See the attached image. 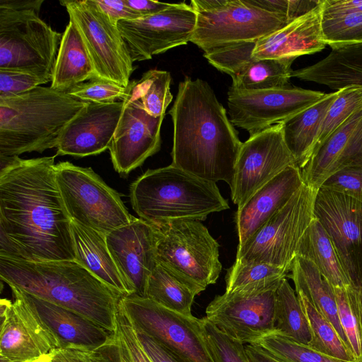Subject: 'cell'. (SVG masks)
Here are the masks:
<instances>
[{
  "instance_id": "obj_1",
  "label": "cell",
  "mask_w": 362,
  "mask_h": 362,
  "mask_svg": "<svg viewBox=\"0 0 362 362\" xmlns=\"http://www.w3.org/2000/svg\"><path fill=\"white\" fill-rule=\"evenodd\" d=\"M55 156H0V255L31 262L75 259Z\"/></svg>"
},
{
  "instance_id": "obj_2",
  "label": "cell",
  "mask_w": 362,
  "mask_h": 362,
  "mask_svg": "<svg viewBox=\"0 0 362 362\" xmlns=\"http://www.w3.org/2000/svg\"><path fill=\"white\" fill-rule=\"evenodd\" d=\"M168 113L173 123L171 165L230 186L243 142L209 84L185 77Z\"/></svg>"
},
{
  "instance_id": "obj_3",
  "label": "cell",
  "mask_w": 362,
  "mask_h": 362,
  "mask_svg": "<svg viewBox=\"0 0 362 362\" xmlns=\"http://www.w3.org/2000/svg\"><path fill=\"white\" fill-rule=\"evenodd\" d=\"M8 286L74 311L114 333L122 297L75 259L31 262L0 255Z\"/></svg>"
},
{
  "instance_id": "obj_4",
  "label": "cell",
  "mask_w": 362,
  "mask_h": 362,
  "mask_svg": "<svg viewBox=\"0 0 362 362\" xmlns=\"http://www.w3.org/2000/svg\"><path fill=\"white\" fill-rule=\"evenodd\" d=\"M87 103L42 86L0 98V156L56 148L65 127Z\"/></svg>"
},
{
  "instance_id": "obj_5",
  "label": "cell",
  "mask_w": 362,
  "mask_h": 362,
  "mask_svg": "<svg viewBox=\"0 0 362 362\" xmlns=\"http://www.w3.org/2000/svg\"><path fill=\"white\" fill-rule=\"evenodd\" d=\"M129 197L134 211L152 225L180 219L204 221L210 214L230 207L216 182L171 164L147 170L131 185Z\"/></svg>"
},
{
  "instance_id": "obj_6",
  "label": "cell",
  "mask_w": 362,
  "mask_h": 362,
  "mask_svg": "<svg viewBox=\"0 0 362 362\" xmlns=\"http://www.w3.org/2000/svg\"><path fill=\"white\" fill-rule=\"evenodd\" d=\"M54 170L70 219L104 235L132 221L118 192L91 168L65 161L55 164Z\"/></svg>"
},
{
  "instance_id": "obj_7",
  "label": "cell",
  "mask_w": 362,
  "mask_h": 362,
  "mask_svg": "<svg viewBox=\"0 0 362 362\" xmlns=\"http://www.w3.org/2000/svg\"><path fill=\"white\" fill-rule=\"evenodd\" d=\"M197 14L191 38L203 51L239 42L257 41L288 23L248 0H192Z\"/></svg>"
},
{
  "instance_id": "obj_8",
  "label": "cell",
  "mask_w": 362,
  "mask_h": 362,
  "mask_svg": "<svg viewBox=\"0 0 362 362\" xmlns=\"http://www.w3.org/2000/svg\"><path fill=\"white\" fill-rule=\"evenodd\" d=\"M153 226L157 263L204 290L216 282L222 269L219 245L201 221L173 220Z\"/></svg>"
},
{
  "instance_id": "obj_9",
  "label": "cell",
  "mask_w": 362,
  "mask_h": 362,
  "mask_svg": "<svg viewBox=\"0 0 362 362\" xmlns=\"http://www.w3.org/2000/svg\"><path fill=\"white\" fill-rule=\"evenodd\" d=\"M40 11L0 8V69L30 72L49 82L62 34Z\"/></svg>"
},
{
  "instance_id": "obj_10",
  "label": "cell",
  "mask_w": 362,
  "mask_h": 362,
  "mask_svg": "<svg viewBox=\"0 0 362 362\" xmlns=\"http://www.w3.org/2000/svg\"><path fill=\"white\" fill-rule=\"evenodd\" d=\"M317 191L303 183L283 208L238 248L236 260L266 263L289 272L300 240L314 218Z\"/></svg>"
},
{
  "instance_id": "obj_11",
  "label": "cell",
  "mask_w": 362,
  "mask_h": 362,
  "mask_svg": "<svg viewBox=\"0 0 362 362\" xmlns=\"http://www.w3.org/2000/svg\"><path fill=\"white\" fill-rule=\"evenodd\" d=\"M119 303L135 328L181 362H214L206 344L203 319L182 315L135 295L123 296Z\"/></svg>"
},
{
  "instance_id": "obj_12",
  "label": "cell",
  "mask_w": 362,
  "mask_h": 362,
  "mask_svg": "<svg viewBox=\"0 0 362 362\" xmlns=\"http://www.w3.org/2000/svg\"><path fill=\"white\" fill-rule=\"evenodd\" d=\"M59 3L78 26L97 78L127 87L134 67L117 27L88 0H62Z\"/></svg>"
},
{
  "instance_id": "obj_13",
  "label": "cell",
  "mask_w": 362,
  "mask_h": 362,
  "mask_svg": "<svg viewBox=\"0 0 362 362\" xmlns=\"http://www.w3.org/2000/svg\"><path fill=\"white\" fill-rule=\"evenodd\" d=\"M326 93L288 85L283 88L228 92L229 119L250 136L286 121L320 101Z\"/></svg>"
},
{
  "instance_id": "obj_14",
  "label": "cell",
  "mask_w": 362,
  "mask_h": 362,
  "mask_svg": "<svg viewBox=\"0 0 362 362\" xmlns=\"http://www.w3.org/2000/svg\"><path fill=\"white\" fill-rule=\"evenodd\" d=\"M313 214L329 236L351 286L362 289V203L320 187Z\"/></svg>"
},
{
  "instance_id": "obj_15",
  "label": "cell",
  "mask_w": 362,
  "mask_h": 362,
  "mask_svg": "<svg viewBox=\"0 0 362 362\" xmlns=\"http://www.w3.org/2000/svg\"><path fill=\"white\" fill-rule=\"evenodd\" d=\"M296 165L283 136L282 122L250 136L241 145L231 185L240 208L259 188L289 166Z\"/></svg>"
},
{
  "instance_id": "obj_16",
  "label": "cell",
  "mask_w": 362,
  "mask_h": 362,
  "mask_svg": "<svg viewBox=\"0 0 362 362\" xmlns=\"http://www.w3.org/2000/svg\"><path fill=\"white\" fill-rule=\"evenodd\" d=\"M196 21L197 14L192 6L181 2L172 4L153 15L120 21L117 27L134 62L187 45L191 41Z\"/></svg>"
},
{
  "instance_id": "obj_17",
  "label": "cell",
  "mask_w": 362,
  "mask_h": 362,
  "mask_svg": "<svg viewBox=\"0 0 362 362\" xmlns=\"http://www.w3.org/2000/svg\"><path fill=\"white\" fill-rule=\"evenodd\" d=\"M14 300H1L0 358L25 362L49 354L58 342L27 294L9 285Z\"/></svg>"
},
{
  "instance_id": "obj_18",
  "label": "cell",
  "mask_w": 362,
  "mask_h": 362,
  "mask_svg": "<svg viewBox=\"0 0 362 362\" xmlns=\"http://www.w3.org/2000/svg\"><path fill=\"white\" fill-rule=\"evenodd\" d=\"M276 290L255 294L224 293L206 308L205 318L243 344H253L275 332Z\"/></svg>"
},
{
  "instance_id": "obj_19",
  "label": "cell",
  "mask_w": 362,
  "mask_h": 362,
  "mask_svg": "<svg viewBox=\"0 0 362 362\" xmlns=\"http://www.w3.org/2000/svg\"><path fill=\"white\" fill-rule=\"evenodd\" d=\"M128 87L124 110L108 148L114 169L123 175L141 166L160 149V128L165 116L148 113L129 84Z\"/></svg>"
},
{
  "instance_id": "obj_20",
  "label": "cell",
  "mask_w": 362,
  "mask_h": 362,
  "mask_svg": "<svg viewBox=\"0 0 362 362\" xmlns=\"http://www.w3.org/2000/svg\"><path fill=\"white\" fill-rule=\"evenodd\" d=\"M105 240L130 295L146 297L148 278L157 264L153 225L133 216L129 223L106 234Z\"/></svg>"
},
{
  "instance_id": "obj_21",
  "label": "cell",
  "mask_w": 362,
  "mask_h": 362,
  "mask_svg": "<svg viewBox=\"0 0 362 362\" xmlns=\"http://www.w3.org/2000/svg\"><path fill=\"white\" fill-rule=\"evenodd\" d=\"M124 101L87 105L62 132L56 156L86 157L109 148L122 115Z\"/></svg>"
},
{
  "instance_id": "obj_22",
  "label": "cell",
  "mask_w": 362,
  "mask_h": 362,
  "mask_svg": "<svg viewBox=\"0 0 362 362\" xmlns=\"http://www.w3.org/2000/svg\"><path fill=\"white\" fill-rule=\"evenodd\" d=\"M352 167H362V108L320 146L300 171L304 184L317 190L331 175Z\"/></svg>"
},
{
  "instance_id": "obj_23",
  "label": "cell",
  "mask_w": 362,
  "mask_h": 362,
  "mask_svg": "<svg viewBox=\"0 0 362 362\" xmlns=\"http://www.w3.org/2000/svg\"><path fill=\"white\" fill-rule=\"evenodd\" d=\"M303 183L300 169L297 165L289 166L238 208L235 216L239 239L238 248L243 246L283 208Z\"/></svg>"
},
{
  "instance_id": "obj_24",
  "label": "cell",
  "mask_w": 362,
  "mask_h": 362,
  "mask_svg": "<svg viewBox=\"0 0 362 362\" xmlns=\"http://www.w3.org/2000/svg\"><path fill=\"white\" fill-rule=\"evenodd\" d=\"M25 293L56 338L59 348L98 351L114 343L115 332L74 311Z\"/></svg>"
},
{
  "instance_id": "obj_25",
  "label": "cell",
  "mask_w": 362,
  "mask_h": 362,
  "mask_svg": "<svg viewBox=\"0 0 362 362\" xmlns=\"http://www.w3.org/2000/svg\"><path fill=\"white\" fill-rule=\"evenodd\" d=\"M322 0L308 13L256 42L252 56L259 59L297 58L324 49L327 44L322 30Z\"/></svg>"
},
{
  "instance_id": "obj_26",
  "label": "cell",
  "mask_w": 362,
  "mask_h": 362,
  "mask_svg": "<svg viewBox=\"0 0 362 362\" xmlns=\"http://www.w3.org/2000/svg\"><path fill=\"white\" fill-rule=\"evenodd\" d=\"M75 260L123 296H130L107 248L105 235L71 219Z\"/></svg>"
},
{
  "instance_id": "obj_27",
  "label": "cell",
  "mask_w": 362,
  "mask_h": 362,
  "mask_svg": "<svg viewBox=\"0 0 362 362\" xmlns=\"http://www.w3.org/2000/svg\"><path fill=\"white\" fill-rule=\"evenodd\" d=\"M291 77L335 90L348 86L362 85V43L332 49L322 60L293 71Z\"/></svg>"
},
{
  "instance_id": "obj_28",
  "label": "cell",
  "mask_w": 362,
  "mask_h": 362,
  "mask_svg": "<svg viewBox=\"0 0 362 362\" xmlns=\"http://www.w3.org/2000/svg\"><path fill=\"white\" fill-rule=\"evenodd\" d=\"M97 78L92 60L76 23L69 21L59 45L50 87L66 92L73 86Z\"/></svg>"
},
{
  "instance_id": "obj_29",
  "label": "cell",
  "mask_w": 362,
  "mask_h": 362,
  "mask_svg": "<svg viewBox=\"0 0 362 362\" xmlns=\"http://www.w3.org/2000/svg\"><path fill=\"white\" fill-rule=\"evenodd\" d=\"M338 90L326 93L317 103L282 122L285 144L301 170L315 151L319 134Z\"/></svg>"
},
{
  "instance_id": "obj_30",
  "label": "cell",
  "mask_w": 362,
  "mask_h": 362,
  "mask_svg": "<svg viewBox=\"0 0 362 362\" xmlns=\"http://www.w3.org/2000/svg\"><path fill=\"white\" fill-rule=\"evenodd\" d=\"M290 272L291 274L289 276L294 283L295 291H300L305 296L313 307L331 323L341 339L351 350L340 324L331 284L311 261L300 256H296Z\"/></svg>"
},
{
  "instance_id": "obj_31",
  "label": "cell",
  "mask_w": 362,
  "mask_h": 362,
  "mask_svg": "<svg viewBox=\"0 0 362 362\" xmlns=\"http://www.w3.org/2000/svg\"><path fill=\"white\" fill-rule=\"evenodd\" d=\"M203 291L199 286L157 263L148 280L146 298L169 310L191 316L194 297Z\"/></svg>"
},
{
  "instance_id": "obj_32",
  "label": "cell",
  "mask_w": 362,
  "mask_h": 362,
  "mask_svg": "<svg viewBox=\"0 0 362 362\" xmlns=\"http://www.w3.org/2000/svg\"><path fill=\"white\" fill-rule=\"evenodd\" d=\"M296 256L311 261L332 286H351L329 236L315 217L300 240Z\"/></svg>"
},
{
  "instance_id": "obj_33",
  "label": "cell",
  "mask_w": 362,
  "mask_h": 362,
  "mask_svg": "<svg viewBox=\"0 0 362 362\" xmlns=\"http://www.w3.org/2000/svg\"><path fill=\"white\" fill-rule=\"evenodd\" d=\"M288 274L272 264L235 259L226 276V293L247 295L276 290Z\"/></svg>"
},
{
  "instance_id": "obj_34",
  "label": "cell",
  "mask_w": 362,
  "mask_h": 362,
  "mask_svg": "<svg viewBox=\"0 0 362 362\" xmlns=\"http://www.w3.org/2000/svg\"><path fill=\"white\" fill-rule=\"evenodd\" d=\"M296 58H253L232 77L230 87L254 90L283 88L290 85L291 65Z\"/></svg>"
},
{
  "instance_id": "obj_35",
  "label": "cell",
  "mask_w": 362,
  "mask_h": 362,
  "mask_svg": "<svg viewBox=\"0 0 362 362\" xmlns=\"http://www.w3.org/2000/svg\"><path fill=\"white\" fill-rule=\"evenodd\" d=\"M274 328L275 332L310 348L312 335L308 320L286 278L276 291Z\"/></svg>"
},
{
  "instance_id": "obj_36",
  "label": "cell",
  "mask_w": 362,
  "mask_h": 362,
  "mask_svg": "<svg viewBox=\"0 0 362 362\" xmlns=\"http://www.w3.org/2000/svg\"><path fill=\"white\" fill-rule=\"evenodd\" d=\"M310 327V348L326 356L348 362H356L331 323L321 315L300 291H296Z\"/></svg>"
},
{
  "instance_id": "obj_37",
  "label": "cell",
  "mask_w": 362,
  "mask_h": 362,
  "mask_svg": "<svg viewBox=\"0 0 362 362\" xmlns=\"http://www.w3.org/2000/svg\"><path fill=\"white\" fill-rule=\"evenodd\" d=\"M171 80L170 72L154 69L144 73L139 81H130L129 84L146 111L153 117H160L165 115L173 100Z\"/></svg>"
},
{
  "instance_id": "obj_38",
  "label": "cell",
  "mask_w": 362,
  "mask_h": 362,
  "mask_svg": "<svg viewBox=\"0 0 362 362\" xmlns=\"http://www.w3.org/2000/svg\"><path fill=\"white\" fill-rule=\"evenodd\" d=\"M253 345L281 362H348L326 356L276 332L264 336Z\"/></svg>"
},
{
  "instance_id": "obj_39",
  "label": "cell",
  "mask_w": 362,
  "mask_h": 362,
  "mask_svg": "<svg viewBox=\"0 0 362 362\" xmlns=\"http://www.w3.org/2000/svg\"><path fill=\"white\" fill-rule=\"evenodd\" d=\"M361 108L362 85L348 86L338 90V95L329 107L322 122L315 151L337 129Z\"/></svg>"
},
{
  "instance_id": "obj_40",
  "label": "cell",
  "mask_w": 362,
  "mask_h": 362,
  "mask_svg": "<svg viewBox=\"0 0 362 362\" xmlns=\"http://www.w3.org/2000/svg\"><path fill=\"white\" fill-rule=\"evenodd\" d=\"M327 45L332 49L362 43V12L329 18H322Z\"/></svg>"
},
{
  "instance_id": "obj_41",
  "label": "cell",
  "mask_w": 362,
  "mask_h": 362,
  "mask_svg": "<svg viewBox=\"0 0 362 362\" xmlns=\"http://www.w3.org/2000/svg\"><path fill=\"white\" fill-rule=\"evenodd\" d=\"M112 349L121 362H152L141 346L134 327L120 303Z\"/></svg>"
},
{
  "instance_id": "obj_42",
  "label": "cell",
  "mask_w": 362,
  "mask_h": 362,
  "mask_svg": "<svg viewBox=\"0 0 362 362\" xmlns=\"http://www.w3.org/2000/svg\"><path fill=\"white\" fill-rule=\"evenodd\" d=\"M257 41H245L225 45L204 51L209 63L231 78L252 56Z\"/></svg>"
},
{
  "instance_id": "obj_43",
  "label": "cell",
  "mask_w": 362,
  "mask_h": 362,
  "mask_svg": "<svg viewBox=\"0 0 362 362\" xmlns=\"http://www.w3.org/2000/svg\"><path fill=\"white\" fill-rule=\"evenodd\" d=\"M202 319L206 344L214 362H250L245 344L221 332L205 317Z\"/></svg>"
},
{
  "instance_id": "obj_44",
  "label": "cell",
  "mask_w": 362,
  "mask_h": 362,
  "mask_svg": "<svg viewBox=\"0 0 362 362\" xmlns=\"http://www.w3.org/2000/svg\"><path fill=\"white\" fill-rule=\"evenodd\" d=\"M66 93L85 103H105L117 100H124L129 95V87L107 80L93 78L73 86Z\"/></svg>"
},
{
  "instance_id": "obj_45",
  "label": "cell",
  "mask_w": 362,
  "mask_h": 362,
  "mask_svg": "<svg viewBox=\"0 0 362 362\" xmlns=\"http://www.w3.org/2000/svg\"><path fill=\"white\" fill-rule=\"evenodd\" d=\"M340 324L346 336L350 349L356 362L361 358V344L356 317L354 315L345 287H334Z\"/></svg>"
},
{
  "instance_id": "obj_46",
  "label": "cell",
  "mask_w": 362,
  "mask_h": 362,
  "mask_svg": "<svg viewBox=\"0 0 362 362\" xmlns=\"http://www.w3.org/2000/svg\"><path fill=\"white\" fill-rule=\"evenodd\" d=\"M48 83L33 73L9 69H0V98H8Z\"/></svg>"
},
{
  "instance_id": "obj_47",
  "label": "cell",
  "mask_w": 362,
  "mask_h": 362,
  "mask_svg": "<svg viewBox=\"0 0 362 362\" xmlns=\"http://www.w3.org/2000/svg\"><path fill=\"white\" fill-rule=\"evenodd\" d=\"M320 187L344 194L362 203V167L339 170L328 177Z\"/></svg>"
},
{
  "instance_id": "obj_48",
  "label": "cell",
  "mask_w": 362,
  "mask_h": 362,
  "mask_svg": "<svg viewBox=\"0 0 362 362\" xmlns=\"http://www.w3.org/2000/svg\"><path fill=\"white\" fill-rule=\"evenodd\" d=\"M88 2L105 15L115 26L120 21L143 18L142 15L127 5L126 0H88Z\"/></svg>"
},
{
  "instance_id": "obj_49",
  "label": "cell",
  "mask_w": 362,
  "mask_h": 362,
  "mask_svg": "<svg viewBox=\"0 0 362 362\" xmlns=\"http://www.w3.org/2000/svg\"><path fill=\"white\" fill-rule=\"evenodd\" d=\"M49 355L52 362H110L107 348L98 351L57 348Z\"/></svg>"
},
{
  "instance_id": "obj_50",
  "label": "cell",
  "mask_w": 362,
  "mask_h": 362,
  "mask_svg": "<svg viewBox=\"0 0 362 362\" xmlns=\"http://www.w3.org/2000/svg\"><path fill=\"white\" fill-rule=\"evenodd\" d=\"M322 18L362 12V0H322Z\"/></svg>"
},
{
  "instance_id": "obj_51",
  "label": "cell",
  "mask_w": 362,
  "mask_h": 362,
  "mask_svg": "<svg viewBox=\"0 0 362 362\" xmlns=\"http://www.w3.org/2000/svg\"><path fill=\"white\" fill-rule=\"evenodd\" d=\"M134 329L141 346L152 362H181L148 335L135 327Z\"/></svg>"
},
{
  "instance_id": "obj_52",
  "label": "cell",
  "mask_w": 362,
  "mask_h": 362,
  "mask_svg": "<svg viewBox=\"0 0 362 362\" xmlns=\"http://www.w3.org/2000/svg\"><path fill=\"white\" fill-rule=\"evenodd\" d=\"M346 291L354 315L356 320L361 344V358L358 362H362V289L348 286H346Z\"/></svg>"
},
{
  "instance_id": "obj_53",
  "label": "cell",
  "mask_w": 362,
  "mask_h": 362,
  "mask_svg": "<svg viewBox=\"0 0 362 362\" xmlns=\"http://www.w3.org/2000/svg\"><path fill=\"white\" fill-rule=\"evenodd\" d=\"M127 5L139 13L143 17L156 14L168 8L172 4L151 0H126Z\"/></svg>"
},
{
  "instance_id": "obj_54",
  "label": "cell",
  "mask_w": 362,
  "mask_h": 362,
  "mask_svg": "<svg viewBox=\"0 0 362 362\" xmlns=\"http://www.w3.org/2000/svg\"><path fill=\"white\" fill-rule=\"evenodd\" d=\"M248 1L251 4L264 11L283 16L287 18L289 10V0H248Z\"/></svg>"
},
{
  "instance_id": "obj_55",
  "label": "cell",
  "mask_w": 362,
  "mask_h": 362,
  "mask_svg": "<svg viewBox=\"0 0 362 362\" xmlns=\"http://www.w3.org/2000/svg\"><path fill=\"white\" fill-rule=\"evenodd\" d=\"M43 0H0V8L13 10L40 11Z\"/></svg>"
},
{
  "instance_id": "obj_56",
  "label": "cell",
  "mask_w": 362,
  "mask_h": 362,
  "mask_svg": "<svg viewBox=\"0 0 362 362\" xmlns=\"http://www.w3.org/2000/svg\"><path fill=\"white\" fill-rule=\"evenodd\" d=\"M245 347L250 362H281L257 345L246 344Z\"/></svg>"
},
{
  "instance_id": "obj_57",
  "label": "cell",
  "mask_w": 362,
  "mask_h": 362,
  "mask_svg": "<svg viewBox=\"0 0 362 362\" xmlns=\"http://www.w3.org/2000/svg\"><path fill=\"white\" fill-rule=\"evenodd\" d=\"M25 362H51V358L49 354L44 355L37 358Z\"/></svg>"
},
{
  "instance_id": "obj_58",
  "label": "cell",
  "mask_w": 362,
  "mask_h": 362,
  "mask_svg": "<svg viewBox=\"0 0 362 362\" xmlns=\"http://www.w3.org/2000/svg\"><path fill=\"white\" fill-rule=\"evenodd\" d=\"M108 354H109V356H110V358L111 359V361L112 362H121L118 357L117 356V355L115 354V353L114 352L113 349H112L111 346L108 349Z\"/></svg>"
},
{
  "instance_id": "obj_59",
  "label": "cell",
  "mask_w": 362,
  "mask_h": 362,
  "mask_svg": "<svg viewBox=\"0 0 362 362\" xmlns=\"http://www.w3.org/2000/svg\"><path fill=\"white\" fill-rule=\"evenodd\" d=\"M0 362H8V361H6L5 359H4L2 358H0Z\"/></svg>"
},
{
  "instance_id": "obj_60",
  "label": "cell",
  "mask_w": 362,
  "mask_h": 362,
  "mask_svg": "<svg viewBox=\"0 0 362 362\" xmlns=\"http://www.w3.org/2000/svg\"><path fill=\"white\" fill-rule=\"evenodd\" d=\"M110 362H112V361H111V360H110Z\"/></svg>"
}]
</instances>
